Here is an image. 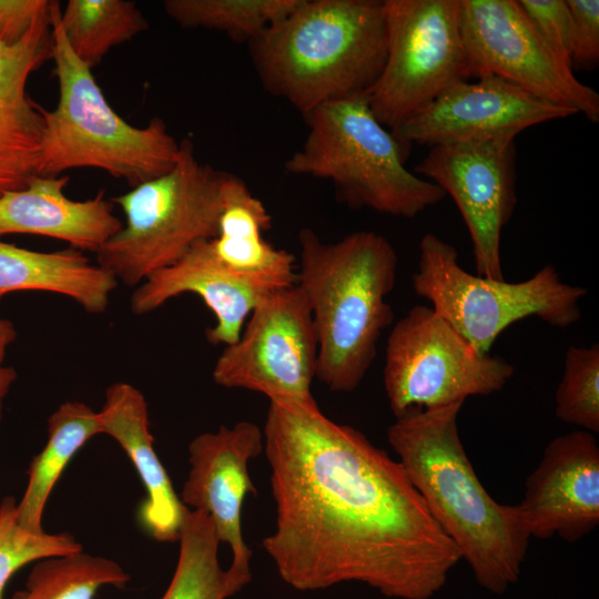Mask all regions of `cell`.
<instances>
[{"instance_id": "6da1fadb", "label": "cell", "mask_w": 599, "mask_h": 599, "mask_svg": "<svg viewBox=\"0 0 599 599\" xmlns=\"http://www.w3.org/2000/svg\"><path fill=\"white\" fill-rule=\"evenodd\" d=\"M263 451L276 526L262 546L300 591L359 582L430 599L461 560L402 464L309 402L270 400Z\"/></svg>"}, {"instance_id": "7a4b0ae2", "label": "cell", "mask_w": 599, "mask_h": 599, "mask_svg": "<svg viewBox=\"0 0 599 599\" xmlns=\"http://www.w3.org/2000/svg\"><path fill=\"white\" fill-rule=\"evenodd\" d=\"M461 407L409 409L388 427L387 439L477 583L502 595L518 581L531 537L517 505L497 502L480 483L459 437Z\"/></svg>"}, {"instance_id": "3957f363", "label": "cell", "mask_w": 599, "mask_h": 599, "mask_svg": "<svg viewBox=\"0 0 599 599\" xmlns=\"http://www.w3.org/2000/svg\"><path fill=\"white\" fill-rule=\"evenodd\" d=\"M298 243L295 285L308 304L316 335L315 378L333 392H353L394 319L386 297L396 283L397 253L385 236L372 231L324 242L304 227Z\"/></svg>"}, {"instance_id": "277c9868", "label": "cell", "mask_w": 599, "mask_h": 599, "mask_svg": "<svg viewBox=\"0 0 599 599\" xmlns=\"http://www.w3.org/2000/svg\"><path fill=\"white\" fill-rule=\"evenodd\" d=\"M247 44L263 88L303 115L375 84L387 49L383 0H300Z\"/></svg>"}, {"instance_id": "5b68a950", "label": "cell", "mask_w": 599, "mask_h": 599, "mask_svg": "<svg viewBox=\"0 0 599 599\" xmlns=\"http://www.w3.org/2000/svg\"><path fill=\"white\" fill-rule=\"evenodd\" d=\"M60 13L59 2L50 1L59 101L54 110H42L39 174L59 176L71 169L94 167L135 187L167 173L177 161L180 142L160 118L136 128L115 113L91 69L69 47Z\"/></svg>"}, {"instance_id": "8992f818", "label": "cell", "mask_w": 599, "mask_h": 599, "mask_svg": "<svg viewBox=\"0 0 599 599\" xmlns=\"http://www.w3.org/2000/svg\"><path fill=\"white\" fill-rule=\"evenodd\" d=\"M303 116L308 132L285 170L329 180L351 209L413 219L446 197L406 167L410 149L376 119L366 93L325 102Z\"/></svg>"}, {"instance_id": "52a82bcc", "label": "cell", "mask_w": 599, "mask_h": 599, "mask_svg": "<svg viewBox=\"0 0 599 599\" xmlns=\"http://www.w3.org/2000/svg\"><path fill=\"white\" fill-rule=\"evenodd\" d=\"M231 173L202 163L189 139L167 173L114 197L125 224L95 253L97 264L126 286L141 284L201 241L216 236Z\"/></svg>"}, {"instance_id": "ba28073f", "label": "cell", "mask_w": 599, "mask_h": 599, "mask_svg": "<svg viewBox=\"0 0 599 599\" xmlns=\"http://www.w3.org/2000/svg\"><path fill=\"white\" fill-rule=\"evenodd\" d=\"M413 288L479 354H489L506 328L530 316L555 327L571 326L581 317L587 294L562 282L551 264L516 283L470 274L459 265L455 246L433 233L419 242Z\"/></svg>"}, {"instance_id": "9c48e42d", "label": "cell", "mask_w": 599, "mask_h": 599, "mask_svg": "<svg viewBox=\"0 0 599 599\" xmlns=\"http://www.w3.org/2000/svg\"><path fill=\"white\" fill-rule=\"evenodd\" d=\"M387 49L366 93L393 131L451 85L469 80L460 30L461 0H383Z\"/></svg>"}, {"instance_id": "30bf717a", "label": "cell", "mask_w": 599, "mask_h": 599, "mask_svg": "<svg viewBox=\"0 0 599 599\" xmlns=\"http://www.w3.org/2000/svg\"><path fill=\"white\" fill-rule=\"evenodd\" d=\"M514 373L507 359L479 354L432 307L416 305L389 333L383 379L389 408L399 417L499 392Z\"/></svg>"}, {"instance_id": "8fae6325", "label": "cell", "mask_w": 599, "mask_h": 599, "mask_svg": "<svg viewBox=\"0 0 599 599\" xmlns=\"http://www.w3.org/2000/svg\"><path fill=\"white\" fill-rule=\"evenodd\" d=\"M460 30L470 78L496 75L599 121V94L577 79L517 0H461Z\"/></svg>"}, {"instance_id": "7c38bea8", "label": "cell", "mask_w": 599, "mask_h": 599, "mask_svg": "<svg viewBox=\"0 0 599 599\" xmlns=\"http://www.w3.org/2000/svg\"><path fill=\"white\" fill-rule=\"evenodd\" d=\"M317 343L308 304L296 286L278 290L250 314L238 339L224 347L213 380L270 400H313Z\"/></svg>"}, {"instance_id": "4fadbf2b", "label": "cell", "mask_w": 599, "mask_h": 599, "mask_svg": "<svg viewBox=\"0 0 599 599\" xmlns=\"http://www.w3.org/2000/svg\"><path fill=\"white\" fill-rule=\"evenodd\" d=\"M415 172L456 203L473 243L477 275L504 280L501 232L517 202L515 139L435 145Z\"/></svg>"}, {"instance_id": "5bb4252c", "label": "cell", "mask_w": 599, "mask_h": 599, "mask_svg": "<svg viewBox=\"0 0 599 599\" xmlns=\"http://www.w3.org/2000/svg\"><path fill=\"white\" fill-rule=\"evenodd\" d=\"M577 114L496 75L463 81L392 131L407 148L516 139L524 130Z\"/></svg>"}, {"instance_id": "9a60e30c", "label": "cell", "mask_w": 599, "mask_h": 599, "mask_svg": "<svg viewBox=\"0 0 599 599\" xmlns=\"http://www.w3.org/2000/svg\"><path fill=\"white\" fill-rule=\"evenodd\" d=\"M517 505L530 537L576 542L599 525V446L575 430L551 440Z\"/></svg>"}, {"instance_id": "2e32d148", "label": "cell", "mask_w": 599, "mask_h": 599, "mask_svg": "<svg viewBox=\"0 0 599 599\" xmlns=\"http://www.w3.org/2000/svg\"><path fill=\"white\" fill-rule=\"evenodd\" d=\"M263 432L243 420L197 435L189 445L190 471L181 500L211 518L220 542L230 546L233 564L250 565L252 551L242 535V507L256 488L248 463L263 451Z\"/></svg>"}, {"instance_id": "e0dca14e", "label": "cell", "mask_w": 599, "mask_h": 599, "mask_svg": "<svg viewBox=\"0 0 599 599\" xmlns=\"http://www.w3.org/2000/svg\"><path fill=\"white\" fill-rule=\"evenodd\" d=\"M210 241L197 242L179 261L146 277L131 295L130 308L143 315L181 294H196L215 316L214 326L206 329L209 343L227 346L238 339L257 304L282 288L229 267Z\"/></svg>"}, {"instance_id": "ac0fdd59", "label": "cell", "mask_w": 599, "mask_h": 599, "mask_svg": "<svg viewBox=\"0 0 599 599\" xmlns=\"http://www.w3.org/2000/svg\"><path fill=\"white\" fill-rule=\"evenodd\" d=\"M52 58L50 10L14 44L0 42V196L40 175L43 108L27 92L33 71Z\"/></svg>"}, {"instance_id": "d6986e66", "label": "cell", "mask_w": 599, "mask_h": 599, "mask_svg": "<svg viewBox=\"0 0 599 599\" xmlns=\"http://www.w3.org/2000/svg\"><path fill=\"white\" fill-rule=\"evenodd\" d=\"M68 182L67 175H38L24 189L1 195L0 236L41 235L67 242L81 252L97 253L123 223L103 190L92 199L74 201L63 193Z\"/></svg>"}, {"instance_id": "ffe728a7", "label": "cell", "mask_w": 599, "mask_h": 599, "mask_svg": "<svg viewBox=\"0 0 599 599\" xmlns=\"http://www.w3.org/2000/svg\"><path fill=\"white\" fill-rule=\"evenodd\" d=\"M99 413L101 433L121 446L144 486L139 520L152 538L177 541L189 508L175 493L150 432L148 403L133 385L118 382L105 390Z\"/></svg>"}, {"instance_id": "44dd1931", "label": "cell", "mask_w": 599, "mask_h": 599, "mask_svg": "<svg viewBox=\"0 0 599 599\" xmlns=\"http://www.w3.org/2000/svg\"><path fill=\"white\" fill-rule=\"evenodd\" d=\"M118 281L69 247L38 252L0 241V293L38 291L67 296L91 314L103 313Z\"/></svg>"}, {"instance_id": "7402d4cb", "label": "cell", "mask_w": 599, "mask_h": 599, "mask_svg": "<svg viewBox=\"0 0 599 599\" xmlns=\"http://www.w3.org/2000/svg\"><path fill=\"white\" fill-rule=\"evenodd\" d=\"M271 220L264 203L244 181L231 174L217 234L210 242L215 255L229 267L285 288L295 285L296 262L293 254L264 238Z\"/></svg>"}, {"instance_id": "603a6c76", "label": "cell", "mask_w": 599, "mask_h": 599, "mask_svg": "<svg viewBox=\"0 0 599 599\" xmlns=\"http://www.w3.org/2000/svg\"><path fill=\"white\" fill-rule=\"evenodd\" d=\"M47 432V443L30 463L27 487L18 504L20 525L33 532L44 531V507L72 457L89 439L102 434L99 413L77 400L64 402L49 416Z\"/></svg>"}, {"instance_id": "cb8c5ba5", "label": "cell", "mask_w": 599, "mask_h": 599, "mask_svg": "<svg viewBox=\"0 0 599 599\" xmlns=\"http://www.w3.org/2000/svg\"><path fill=\"white\" fill-rule=\"evenodd\" d=\"M177 541L175 570L161 599H229L251 581V565L222 568L220 541L206 512L189 509Z\"/></svg>"}, {"instance_id": "d4e9b609", "label": "cell", "mask_w": 599, "mask_h": 599, "mask_svg": "<svg viewBox=\"0 0 599 599\" xmlns=\"http://www.w3.org/2000/svg\"><path fill=\"white\" fill-rule=\"evenodd\" d=\"M60 22L72 52L91 70L111 48L148 29L133 1L69 0Z\"/></svg>"}, {"instance_id": "484cf974", "label": "cell", "mask_w": 599, "mask_h": 599, "mask_svg": "<svg viewBox=\"0 0 599 599\" xmlns=\"http://www.w3.org/2000/svg\"><path fill=\"white\" fill-rule=\"evenodd\" d=\"M130 576L114 560L82 551L40 560L26 589L12 599H94L103 586L124 587Z\"/></svg>"}, {"instance_id": "4316f807", "label": "cell", "mask_w": 599, "mask_h": 599, "mask_svg": "<svg viewBox=\"0 0 599 599\" xmlns=\"http://www.w3.org/2000/svg\"><path fill=\"white\" fill-rule=\"evenodd\" d=\"M300 0H167L166 14L183 28L224 32L248 42L266 27L291 12Z\"/></svg>"}, {"instance_id": "83f0119b", "label": "cell", "mask_w": 599, "mask_h": 599, "mask_svg": "<svg viewBox=\"0 0 599 599\" xmlns=\"http://www.w3.org/2000/svg\"><path fill=\"white\" fill-rule=\"evenodd\" d=\"M555 414L564 423L599 433V345L570 346L555 395Z\"/></svg>"}, {"instance_id": "f1b7e54d", "label": "cell", "mask_w": 599, "mask_h": 599, "mask_svg": "<svg viewBox=\"0 0 599 599\" xmlns=\"http://www.w3.org/2000/svg\"><path fill=\"white\" fill-rule=\"evenodd\" d=\"M69 532H33L18 519V504L8 496L0 504V599L9 579L23 566L50 557L82 551Z\"/></svg>"}, {"instance_id": "f546056e", "label": "cell", "mask_w": 599, "mask_h": 599, "mask_svg": "<svg viewBox=\"0 0 599 599\" xmlns=\"http://www.w3.org/2000/svg\"><path fill=\"white\" fill-rule=\"evenodd\" d=\"M538 33L571 68L573 21L567 0H517Z\"/></svg>"}, {"instance_id": "4dcf8cb0", "label": "cell", "mask_w": 599, "mask_h": 599, "mask_svg": "<svg viewBox=\"0 0 599 599\" xmlns=\"http://www.w3.org/2000/svg\"><path fill=\"white\" fill-rule=\"evenodd\" d=\"M573 21L571 69L593 70L599 64V1L567 0Z\"/></svg>"}, {"instance_id": "1f68e13d", "label": "cell", "mask_w": 599, "mask_h": 599, "mask_svg": "<svg viewBox=\"0 0 599 599\" xmlns=\"http://www.w3.org/2000/svg\"><path fill=\"white\" fill-rule=\"evenodd\" d=\"M49 10L47 0H0V42H19Z\"/></svg>"}, {"instance_id": "d6a6232c", "label": "cell", "mask_w": 599, "mask_h": 599, "mask_svg": "<svg viewBox=\"0 0 599 599\" xmlns=\"http://www.w3.org/2000/svg\"><path fill=\"white\" fill-rule=\"evenodd\" d=\"M3 294L0 293V300ZM16 337L17 331L13 323L0 317V420L2 418L3 400L17 379L16 369L4 365L7 351Z\"/></svg>"}]
</instances>
